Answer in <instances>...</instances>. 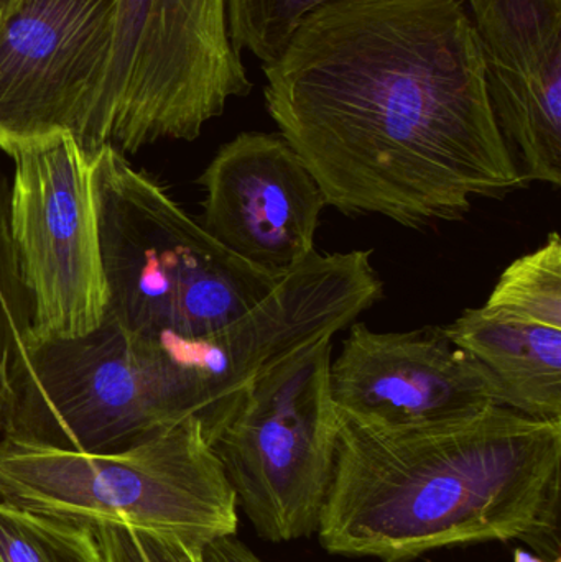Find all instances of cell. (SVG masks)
<instances>
[{
  "label": "cell",
  "instance_id": "cell-2",
  "mask_svg": "<svg viewBox=\"0 0 561 562\" xmlns=\"http://www.w3.org/2000/svg\"><path fill=\"white\" fill-rule=\"evenodd\" d=\"M560 479L561 419L509 406L411 429L341 418L316 535L329 554L381 562L491 541L560 562Z\"/></svg>",
  "mask_w": 561,
  "mask_h": 562
},
{
  "label": "cell",
  "instance_id": "cell-13",
  "mask_svg": "<svg viewBox=\"0 0 561 562\" xmlns=\"http://www.w3.org/2000/svg\"><path fill=\"white\" fill-rule=\"evenodd\" d=\"M500 382L506 405L561 419V239L514 260L486 303L441 326Z\"/></svg>",
  "mask_w": 561,
  "mask_h": 562
},
{
  "label": "cell",
  "instance_id": "cell-14",
  "mask_svg": "<svg viewBox=\"0 0 561 562\" xmlns=\"http://www.w3.org/2000/svg\"><path fill=\"white\" fill-rule=\"evenodd\" d=\"M0 561L104 562V558L91 527L0 501Z\"/></svg>",
  "mask_w": 561,
  "mask_h": 562
},
{
  "label": "cell",
  "instance_id": "cell-7",
  "mask_svg": "<svg viewBox=\"0 0 561 562\" xmlns=\"http://www.w3.org/2000/svg\"><path fill=\"white\" fill-rule=\"evenodd\" d=\"M332 360L333 337H322L263 370L211 442L237 508L262 540L318 531L341 428Z\"/></svg>",
  "mask_w": 561,
  "mask_h": 562
},
{
  "label": "cell",
  "instance_id": "cell-5",
  "mask_svg": "<svg viewBox=\"0 0 561 562\" xmlns=\"http://www.w3.org/2000/svg\"><path fill=\"white\" fill-rule=\"evenodd\" d=\"M203 418L197 386L165 350L104 317L85 336L30 334L0 438L108 454Z\"/></svg>",
  "mask_w": 561,
  "mask_h": 562
},
{
  "label": "cell",
  "instance_id": "cell-21",
  "mask_svg": "<svg viewBox=\"0 0 561 562\" xmlns=\"http://www.w3.org/2000/svg\"><path fill=\"white\" fill-rule=\"evenodd\" d=\"M0 562H2V561H0Z\"/></svg>",
  "mask_w": 561,
  "mask_h": 562
},
{
  "label": "cell",
  "instance_id": "cell-1",
  "mask_svg": "<svg viewBox=\"0 0 561 562\" xmlns=\"http://www.w3.org/2000/svg\"><path fill=\"white\" fill-rule=\"evenodd\" d=\"M267 111L326 206L408 229L527 181L497 125L463 0H343L263 65Z\"/></svg>",
  "mask_w": 561,
  "mask_h": 562
},
{
  "label": "cell",
  "instance_id": "cell-20",
  "mask_svg": "<svg viewBox=\"0 0 561 562\" xmlns=\"http://www.w3.org/2000/svg\"><path fill=\"white\" fill-rule=\"evenodd\" d=\"M514 562H549L540 558L539 554H530L527 551L516 550L514 553Z\"/></svg>",
  "mask_w": 561,
  "mask_h": 562
},
{
  "label": "cell",
  "instance_id": "cell-10",
  "mask_svg": "<svg viewBox=\"0 0 561 562\" xmlns=\"http://www.w3.org/2000/svg\"><path fill=\"white\" fill-rule=\"evenodd\" d=\"M329 390L339 416L366 428H425L507 406L496 376L441 327L378 333L355 321Z\"/></svg>",
  "mask_w": 561,
  "mask_h": 562
},
{
  "label": "cell",
  "instance_id": "cell-18",
  "mask_svg": "<svg viewBox=\"0 0 561 562\" xmlns=\"http://www.w3.org/2000/svg\"><path fill=\"white\" fill-rule=\"evenodd\" d=\"M203 562H263L236 535L214 538L201 548Z\"/></svg>",
  "mask_w": 561,
  "mask_h": 562
},
{
  "label": "cell",
  "instance_id": "cell-11",
  "mask_svg": "<svg viewBox=\"0 0 561 562\" xmlns=\"http://www.w3.org/2000/svg\"><path fill=\"white\" fill-rule=\"evenodd\" d=\"M203 227L234 256L285 273L315 252L325 196L280 134L243 132L198 178Z\"/></svg>",
  "mask_w": 561,
  "mask_h": 562
},
{
  "label": "cell",
  "instance_id": "cell-16",
  "mask_svg": "<svg viewBox=\"0 0 561 562\" xmlns=\"http://www.w3.org/2000/svg\"><path fill=\"white\" fill-rule=\"evenodd\" d=\"M335 2L343 0H227L231 38L237 52L267 65L310 13Z\"/></svg>",
  "mask_w": 561,
  "mask_h": 562
},
{
  "label": "cell",
  "instance_id": "cell-8",
  "mask_svg": "<svg viewBox=\"0 0 561 562\" xmlns=\"http://www.w3.org/2000/svg\"><path fill=\"white\" fill-rule=\"evenodd\" d=\"M9 231L35 339H71L104 321L94 158L69 132L15 145Z\"/></svg>",
  "mask_w": 561,
  "mask_h": 562
},
{
  "label": "cell",
  "instance_id": "cell-9",
  "mask_svg": "<svg viewBox=\"0 0 561 562\" xmlns=\"http://www.w3.org/2000/svg\"><path fill=\"white\" fill-rule=\"evenodd\" d=\"M119 0H22L0 30V150L69 132L85 150Z\"/></svg>",
  "mask_w": 561,
  "mask_h": 562
},
{
  "label": "cell",
  "instance_id": "cell-12",
  "mask_svg": "<svg viewBox=\"0 0 561 562\" xmlns=\"http://www.w3.org/2000/svg\"><path fill=\"white\" fill-rule=\"evenodd\" d=\"M497 125L527 183L561 187V0H463Z\"/></svg>",
  "mask_w": 561,
  "mask_h": 562
},
{
  "label": "cell",
  "instance_id": "cell-6",
  "mask_svg": "<svg viewBox=\"0 0 561 562\" xmlns=\"http://www.w3.org/2000/svg\"><path fill=\"white\" fill-rule=\"evenodd\" d=\"M253 89L229 33L227 0H119L104 85L85 154H135L194 140Z\"/></svg>",
  "mask_w": 561,
  "mask_h": 562
},
{
  "label": "cell",
  "instance_id": "cell-15",
  "mask_svg": "<svg viewBox=\"0 0 561 562\" xmlns=\"http://www.w3.org/2000/svg\"><path fill=\"white\" fill-rule=\"evenodd\" d=\"M30 337V300L20 279L9 231V193L0 190V436L13 398V383Z\"/></svg>",
  "mask_w": 561,
  "mask_h": 562
},
{
  "label": "cell",
  "instance_id": "cell-19",
  "mask_svg": "<svg viewBox=\"0 0 561 562\" xmlns=\"http://www.w3.org/2000/svg\"><path fill=\"white\" fill-rule=\"evenodd\" d=\"M22 0H0V30L5 25L7 20L15 12Z\"/></svg>",
  "mask_w": 561,
  "mask_h": 562
},
{
  "label": "cell",
  "instance_id": "cell-17",
  "mask_svg": "<svg viewBox=\"0 0 561 562\" xmlns=\"http://www.w3.org/2000/svg\"><path fill=\"white\" fill-rule=\"evenodd\" d=\"M104 562H203L197 541L131 527H91Z\"/></svg>",
  "mask_w": 561,
  "mask_h": 562
},
{
  "label": "cell",
  "instance_id": "cell-4",
  "mask_svg": "<svg viewBox=\"0 0 561 562\" xmlns=\"http://www.w3.org/2000/svg\"><path fill=\"white\" fill-rule=\"evenodd\" d=\"M0 501L81 527L138 528L201 544L236 535L239 525L198 418L108 454L0 438Z\"/></svg>",
  "mask_w": 561,
  "mask_h": 562
},
{
  "label": "cell",
  "instance_id": "cell-3",
  "mask_svg": "<svg viewBox=\"0 0 561 562\" xmlns=\"http://www.w3.org/2000/svg\"><path fill=\"white\" fill-rule=\"evenodd\" d=\"M94 191L104 317L173 362L249 313L287 276L234 256L111 145L94 155Z\"/></svg>",
  "mask_w": 561,
  "mask_h": 562
}]
</instances>
